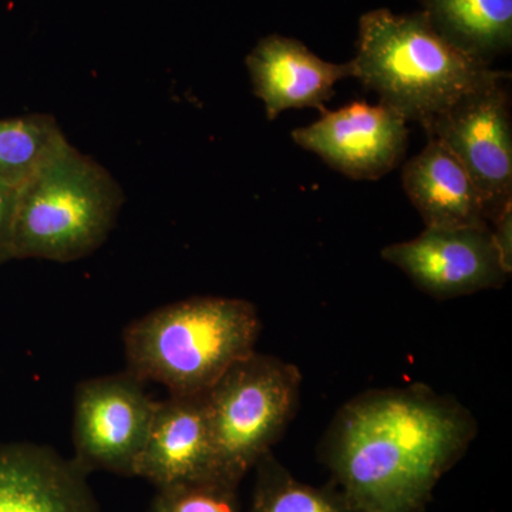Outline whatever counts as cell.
<instances>
[{
    "label": "cell",
    "mask_w": 512,
    "mask_h": 512,
    "mask_svg": "<svg viewBox=\"0 0 512 512\" xmlns=\"http://www.w3.org/2000/svg\"><path fill=\"white\" fill-rule=\"evenodd\" d=\"M350 64L353 79L379 103L426 131L464 94L503 73L450 45L420 10L397 15L380 8L360 16Z\"/></svg>",
    "instance_id": "cell-2"
},
{
    "label": "cell",
    "mask_w": 512,
    "mask_h": 512,
    "mask_svg": "<svg viewBox=\"0 0 512 512\" xmlns=\"http://www.w3.org/2000/svg\"><path fill=\"white\" fill-rule=\"evenodd\" d=\"M420 12L450 45L493 66L512 47V0H419Z\"/></svg>",
    "instance_id": "cell-14"
},
{
    "label": "cell",
    "mask_w": 512,
    "mask_h": 512,
    "mask_svg": "<svg viewBox=\"0 0 512 512\" xmlns=\"http://www.w3.org/2000/svg\"><path fill=\"white\" fill-rule=\"evenodd\" d=\"M150 512H241L238 485L217 477L157 488Z\"/></svg>",
    "instance_id": "cell-17"
},
{
    "label": "cell",
    "mask_w": 512,
    "mask_h": 512,
    "mask_svg": "<svg viewBox=\"0 0 512 512\" xmlns=\"http://www.w3.org/2000/svg\"><path fill=\"white\" fill-rule=\"evenodd\" d=\"M141 384L126 372L96 377L77 386L73 460L87 474L100 470L134 477L158 403Z\"/></svg>",
    "instance_id": "cell-7"
},
{
    "label": "cell",
    "mask_w": 512,
    "mask_h": 512,
    "mask_svg": "<svg viewBox=\"0 0 512 512\" xmlns=\"http://www.w3.org/2000/svg\"><path fill=\"white\" fill-rule=\"evenodd\" d=\"M254 468L256 480L249 512H363L336 484L316 487L298 480L272 451Z\"/></svg>",
    "instance_id": "cell-15"
},
{
    "label": "cell",
    "mask_w": 512,
    "mask_h": 512,
    "mask_svg": "<svg viewBox=\"0 0 512 512\" xmlns=\"http://www.w3.org/2000/svg\"><path fill=\"white\" fill-rule=\"evenodd\" d=\"M490 228L505 268L512 272V207L507 208Z\"/></svg>",
    "instance_id": "cell-19"
},
{
    "label": "cell",
    "mask_w": 512,
    "mask_h": 512,
    "mask_svg": "<svg viewBox=\"0 0 512 512\" xmlns=\"http://www.w3.org/2000/svg\"><path fill=\"white\" fill-rule=\"evenodd\" d=\"M501 73L464 94L433 121L436 138L460 161L483 197L488 224L512 207V121L510 94Z\"/></svg>",
    "instance_id": "cell-6"
},
{
    "label": "cell",
    "mask_w": 512,
    "mask_h": 512,
    "mask_svg": "<svg viewBox=\"0 0 512 512\" xmlns=\"http://www.w3.org/2000/svg\"><path fill=\"white\" fill-rule=\"evenodd\" d=\"M259 333L258 311L245 299L195 296L171 303L124 330L127 372L163 384L170 396H204L255 352Z\"/></svg>",
    "instance_id": "cell-3"
},
{
    "label": "cell",
    "mask_w": 512,
    "mask_h": 512,
    "mask_svg": "<svg viewBox=\"0 0 512 512\" xmlns=\"http://www.w3.org/2000/svg\"><path fill=\"white\" fill-rule=\"evenodd\" d=\"M64 138L52 114L0 120V181L19 188Z\"/></svg>",
    "instance_id": "cell-16"
},
{
    "label": "cell",
    "mask_w": 512,
    "mask_h": 512,
    "mask_svg": "<svg viewBox=\"0 0 512 512\" xmlns=\"http://www.w3.org/2000/svg\"><path fill=\"white\" fill-rule=\"evenodd\" d=\"M87 476L53 448L0 444V512H100Z\"/></svg>",
    "instance_id": "cell-12"
},
{
    "label": "cell",
    "mask_w": 512,
    "mask_h": 512,
    "mask_svg": "<svg viewBox=\"0 0 512 512\" xmlns=\"http://www.w3.org/2000/svg\"><path fill=\"white\" fill-rule=\"evenodd\" d=\"M252 92L264 103L266 119L274 121L289 109H318L335 96V86L353 79L352 64L330 63L312 53L301 40L274 33L262 37L245 59Z\"/></svg>",
    "instance_id": "cell-11"
},
{
    "label": "cell",
    "mask_w": 512,
    "mask_h": 512,
    "mask_svg": "<svg viewBox=\"0 0 512 512\" xmlns=\"http://www.w3.org/2000/svg\"><path fill=\"white\" fill-rule=\"evenodd\" d=\"M126 197L107 168L64 138L19 187L12 259L79 261L107 241Z\"/></svg>",
    "instance_id": "cell-4"
},
{
    "label": "cell",
    "mask_w": 512,
    "mask_h": 512,
    "mask_svg": "<svg viewBox=\"0 0 512 512\" xmlns=\"http://www.w3.org/2000/svg\"><path fill=\"white\" fill-rule=\"evenodd\" d=\"M302 375L275 356L252 352L205 394L218 468L239 485L289 426L299 409Z\"/></svg>",
    "instance_id": "cell-5"
},
{
    "label": "cell",
    "mask_w": 512,
    "mask_h": 512,
    "mask_svg": "<svg viewBox=\"0 0 512 512\" xmlns=\"http://www.w3.org/2000/svg\"><path fill=\"white\" fill-rule=\"evenodd\" d=\"M382 258L436 299L498 289L511 272L491 228H426L419 237L382 249Z\"/></svg>",
    "instance_id": "cell-8"
},
{
    "label": "cell",
    "mask_w": 512,
    "mask_h": 512,
    "mask_svg": "<svg viewBox=\"0 0 512 512\" xmlns=\"http://www.w3.org/2000/svg\"><path fill=\"white\" fill-rule=\"evenodd\" d=\"M303 150L352 180L376 181L400 163L407 150V121L384 104L355 101L326 111L311 126L292 131Z\"/></svg>",
    "instance_id": "cell-9"
},
{
    "label": "cell",
    "mask_w": 512,
    "mask_h": 512,
    "mask_svg": "<svg viewBox=\"0 0 512 512\" xmlns=\"http://www.w3.org/2000/svg\"><path fill=\"white\" fill-rule=\"evenodd\" d=\"M18 187L0 181V265L12 261V231Z\"/></svg>",
    "instance_id": "cell-18"
},
{
    "label": "cell",
    "mask_w": 512,
    "mask_h": 512,
    "mask_svg": "<svg viewBox=\"0 0 512 512\" xmlns=\"http://www.w3.org/2000/svg\"><path fill=\"white\" fill-rule=\"evenodd\" d=\"M477 436L473 413L424 384L367 390L336 413L320 458L363 512H423Z\"/></svg>",
    "instance_id": "cell-1"
},
{
    "label": "cell",
    "mask_w": 512,
    "mask_h": 512,
    "mask_svg": "<svg viewBox=\"0 0 512 512\" xmlns=\"http://www.w3.org/2000/svg\"><path fill=\"white\" fill-rule=\"evenodd\" d=\"M134 477L156 488L224 478L218 468L204 396H170L158 402Z\"/></svg>",
    "instance_id": "cell-10"
},
{
    "label": "cell",
    "mask_w": 512,
    "mask_h": 512,
    "mask_svg": "<svg viewBox=\"0 0 512 512\" xmlns=\"http://www.w3.org/2000/svg\"><path fill=\"white\" fill-rule=\"evenodd\" d=\"M403 188L426 228H488L487 210L463 165L436 138L407 161Z\"/></svg>",
    "instance_id": "cell-13"
}]
</instances>
